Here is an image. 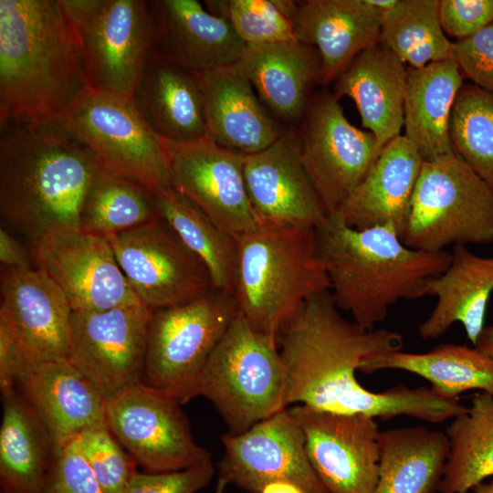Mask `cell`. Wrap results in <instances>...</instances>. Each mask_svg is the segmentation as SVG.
Instances as JSON below:
<instances>
[{
  "label": "cell",
  "mask_w": 493,
  "mask_h": 493,
  "mask_svg": "<svg viewBox=\"0 0 493 493\" xmlns=\"http://www.w3.org/2000/svg\"><path fill=\"white\" fill-rule=\"evenodd\" d=\"M449 452L439 493H467L493 476V394L477 392L446 427Z\"/></svg>",
  "instance_id": "836d02e7"
},
{
  "label": "cell",
  "mask_w": 493,
  "mask_h": 493,
  "mask_svg": "<svg viewBox=\"0 0 493 493\" xmlns=\"http://www.w3.org/2000/svg\"><path fill=\"white\" fill-rule=\"evenodd\" d=\"M79 438L81 452L104 493H122L137 473L138 464L107 424L84 430Z\"/></svg>",
  "instance_id": "ab89813d"
},
{
  "label": "cell",
  "mask_w": 493,
  "mask_h": 493,
  "mask_svg": "<svg viewBox=\"0 0 493 493\" xmlns=\"http://www.w3.org/2000/svg\"><path fill=\"white\" fill-rule=\"evenodd\" d=\"M171 185L233 236L259 221L246 189L244 154L226 149L208 135L168 142Z\"/></svg>",
  "instance_id": "ac0fdd59"
},
{
  "label": "cell",
  "mask_w": 493,
  "mask_h": 493,
  "mask_svg": "<svg viewBox=\"0 0 493 493\" xmlns=\"http://www.w3.org/2000/svg\"><path fill=\"white\" fill-rule=\"evenodd\" d=\"M295 1L228 0L226 17L246 45L295 40L291 13Z\"/></svg>",
  "instance_id": "f35d334b"
},
{
  "label": "cell",
  "mask_w": 493,
  "mask_h": 493,
  "mask_svg": "<svg viewBox=\"0 0 493 493\" xmlns=\"http://www.w3.org/2000/svg\"><path fill=\"white\" fill-rule=\"evenodd\" d=\"M285 389L278 340L237 313L204 367L197 396L215 405L228 434L238 435L286 409Z\"/></svg>",
  "instance_id": "8992f818"
},
{
  "label": "cell",
  "mask_w": 493,
  "mask_h": 493,
  "mask_svg": "<svg viewBox=\"0 0 493 493\" xmlns=\"http://www.w3.org/2000/svg\"><path fill=\"white\" fill-rule=\"evenodd\" d=\"M423 162L404 135L396 137L336 213L356 229L392 225L403 238Z\"/></svg>",
  "instance_id": "d4e9b609"
},
{
  "label": "cell",
  "mask_w": 493,
  "mask_h": 493,
  "mask_svg": "<svg viewBox=\"0 0 493 493\" xmlns=\"http://www.w3.org/2000/svg\"><path fill=\"white\" fill-rule=\"evenodd\" d=\"M277 118L294 128L320 85L319 51L297 40L246 45L236 63Z\"/></svg>",
  "instance_id": "484cf974"
},
{
  "label": "cell",
  "mask_w": 493,
  "mask_h": 493,
  "mask_svg": "<svg viewBox=\"0 0 493 493\" xmlns=\"http://www.w3.org/2000/svg\"><path fill=\"white\" fill-rule=\"evenodd\" d=\"M259 493H307L298 484L288 480H276L266 484Z\"/></svg>",
  "instance_id": "c3c4849f"
},
{
  "label": "cell",
  "mask_w": 493,
  "mask_h": 493,
  "mask_svg": "<svg viewBox=\"0 0 493 493\" xmlns=\"http://www.w3.org/2000/svg\"><path fill=\"white\" fill-rule=\"evenodd\" d=\"M133 100L150 126L165 141L184 142L207 136L195 72L152 55Z\"/></svg>",
  "instance_id": "f1b7e54d"
},
{
  "label": "cell",
  "mask_w": 493,
  "mask_h": 493,
  "mask_svg": "<svg viewBox=\"0 0 493 493\" xmlns=\"http://www.w3.org/2000/svg\"><path fill=\"white\" fill-rule=\"evenodd\" d=\"M152 56L193 72L235 64L246 44L196 0L148 1Z\"/></svg>",
  "instance_id": "44dd1931"
},
{
  "label": "cell",
  "mask_w": 493,
  "mask_h": 493,
  "mask_svg": "<svg viewBox=\"0 0 493 493\" xmlns=\"http://www.w3.org/2000/svg\"><path fill=\"white\" fill-rule=\"evenodd\" d=\"M103 169L151 193L171 187L167 143L133 98L89 89L56 124Z\"/></svg>",
  "instance_id": "52a82bcc"
},
{
  "label": "cell",
  "mask_w": 493,
  "mask_h": 493,
  "mask_svg": "<svg viewBox=\"0 0 493 493\" xmlns=\"http://www.w3.org/2000/svg\"><path fill=\"white\" fill-rule=\"evenodd\" d=\"M214 474L212 460L181 471L137 472L122 493H197L211 482Z\"/></svg>",
  "instance_id": "7bdbcfd3"
},
{
  "label": "cell",
  "mask_w": 493,
  "mask_h": 493,
  "mask_svg": "<svg viewBox=\"0 0 493 493\" xmlns=\"http://www.w3.org/2000/svg\"><path fill=\"white\" fill-rule=\"evenodd\" d=\"M493 292V257L474 254L466 245H456L447 268L425 287L424 297L436 303L418 326L424 340L441 337L455 322H460L467 340L476 346L485 328L487 307Z\"/></svg>",
  "instance_id": "83f0119b"
},
{
  "label": "cell",
  "mask_w": 493,
  "mask_h": 493,
  "mask_svg": "<svg viewBox=\"0 0 493 493\" xmlns=\"http://www.w3.org/2000/svg\"><path fill=\"white\" fill-rule=\"evenodd\" d=\"M1 395V490L40 493L56 451L53 438L16 388Z\"/></svg>",
  "instance_id": "4dcf8cb0"
},
{
  "label": "cell",
  "mask_w": 493,
  "mask_h": 493,
  "mask_svg": "<svg viewBox=\"0 0 493 493\" xmlns=\"http://www.w3.org/2000/svg\"><path fill=\"white\" fill-rule=\"evenodd\" d=\"M407 68L381 41L359 53L334 81L333 94L351 99L362 125L383 149L404 127Z\"/></svg>",
  "instance_id": "4316f807"
},
{
  "label": "cell",
  "mask_w": 493,
  "mask_h": 493,
  "mask_svg": "<svg viewBox=\"0 0 493 493\" xmlns=\"http://www.w3.org/2000/svg\"><path fill=\"white\" fill-rule=\"evenodd\" d=\"M160 217L149 190L100 166L82 206L80 228L106 237Z\"/></svg>",
  "instance_id": "d590c367"
},
{
  "label": "cell",
  "mask_w": 493,
  "mask_h": 493,
  "mask_svg": "<svg viewBox=\"0 0 493 493\" xmlns=\"http://www.w3.org/2000/svg\"><path fill=\"white\" fill-rule=\"evenodd\" d=\"M0 319L10 329L27 367L68 360L72 309L41 269L1 267Z\"/></svg>",
  "instance_id": "d6986e66"
},
{
  "label": "cell",
  "mask_w": 493,
  "mask_h": 493,
  "mask_svg": "<svg viewBox=\"0 0 493 493\" xmlns=\"http://www.w3.org/2000/svg\"><path fill=\"white\" fill-rule=\"evenodd\" d=\"M181 405L139 383L106 400V424L147 472L181 471L211 461L210 452L194 441Z\"/></svg>",
  "instance_id": "8fae6325"
},
{
  "label": "cell",
  "mask_w": 493,
  "mask_h": 493,
  "mask_svg": "<svg viewBox=\"0 0 493 493\" xmlns=\"http://www.w3.org/2000/svg\"><path fill=\"white\" fill-rule=\"evenodd\" d=\"M27 368L10 329L4 320L0 319L1 394L16 389L19 376Z\"/></svg>",
  "instance_id": "f6af8a7d"
},
{
  "label": "cell",
  "mask_w": 493,
  "mask_h": 493,
  "mask_svg": "<svg viewBox=\"0 0 493 493\" xmlns=\"http://www.w3.org/2000/svg\"><path fill=\"white\" fill-rule=\"evenodd\" d=\"M372 493H435L449 452L445 432L425 426L381 431Z\"/></svg>",
  "instance_id": "1f68e13d"
},
{
  "label": "cell",
  "mask_w": 493,
  "mask_h": 493,
  "mask_svg": "<svg viewBox=\"0 0 493 493\" xmlns=\"http://www.w3.org/2000/svg\"><path fill=\"white\" fill-rule=\"evenodd\" d=\"M40 493H104L81 452L79 435L56 448Z\"/></svg>",
  "instance_id": "60d3db41"
},
{
  "label": "cell",
  "mask_w": 493,
  "mask_h": 493,
  "mask_svg": "<svg viewBox=\"0 0 493 493\" xmlns=\"http://www.w3.org/2000/svg\"><path fill=\"white\" fill-rule=\"evenodd\" d=\"M37 267L62 290L73 311L142 304L106 237L81 228L49 233L30 246Z\"/></svg>",
  "instance_id": "5bb4252c"
},
{
  "label": "cell",
  "mask_w": 493,
  "mask_h": 493,
  "mask_svg": "<svg viewBox=\"0 0 493 493\" xmlns=\"http://www.w3.org/2000/svg\"><path fill=\"white\" fill-rule=\"evenodd\" d=\"M79 29L89 88L133 98L152 55L148 1L102 0Z\"/></svg>",
  "instance_id": "2e32d148"
},
{
  "label": "cell",
  "mask_w": 493,
  "mask_h": 493,
  "mask_svg": "<svg viewBox=\"0 0 493 493\" xmlns=\"http://www.w3.org/2000/svg\"><path fill=\"white\" fill-rule=\"evenodd\" d=\"M402 239L430 252L493 243V192L455 153L423 162Z\"/></svg>",
  "instance_id": "ba28073f"
},
{
  "label": "cell",
  "mask_w": 493,
  "mask_h": 493,
  "mask_svg": "<svg viewBox=\"0 0 493 493\" xmlns=\"http://www.w3.org/2000/svg\"><path fill=\"white\" fill-rule=\"evenodd\" d=\"M382 16L367 0L295 1L294 38L319 51L320 86L334 82L359 53L380 41Z\"/></svg>",
  "instance_id": "7402d4cb"
},
{
  "label": "cell",
  "mask_w": 493,
  "mask_h": 493,
  "mask_svg": "<svg viewBox=\"0 0 493 493\" xmlns=\"http://www.w3.org/2000/svg\"><path fill=\"white\" fill-rule=\"evenodd\" d=\"M401 370L427 380L439 394L458 398L467 390L493 394V358L477 347L444 343L424 353L393 351L362 358L359 371Z\"/></svg>",
  "instance_id": "d6a6232c"
},
{
  "label": "cell",
  "mask_w": 493,
  "mask_h": 493,
  "mask_svg": "<svg viewBox=\"0 0 493 493\" xmlns=\"http://www.w3.org/2000/svg\"><path fill=\"white\" fill-rule=\"evenodd\" d=\"M237 313L234 295L215 288L189 302L153 310L142 383L182 404L197 396L204 367Z\"/></svg>",
  "instance_id": "9c48e42d"
},
{
  "label": "cell",
  "mask_w": 493,
  "mask_h": 493,
  "mask_svg": "<svg viewBox=\"0 0 493 493\" xmlns=\"http://www.w3.org/2000/svg\"><path fill=\"white\" fill-rule=\"evenodd\" d=\"M315 235L336 306L366 330L399 300L424 297L426 282L451 261L448 251L409 247L392 225L356 229L338 213L327 214Z\"/></svg>",
  "instance_id": "3957f363"
},
{
  "label": "cell",
  "mask_w": 493,
  "mask_h": 493,
  "mask_svg": "<svg viewBox=\"0 0 493 493\" xmlns=\"http://www.w3.org/2000/svg\"><path fill=\"white\" fill-rule=\"evenodd\" d=\"M224 455L218 479L247 493H259L272 481L288 480L307 493H328L314 472L302 431L283 409L238 435H222Z\"/></svg>",
  "instance_id": "e0dca14e"
},
{
  "label": "cell",
  "mask_w": 493,
  "mask_h": 493,
  "mask_svg": "<svg viewBox=\"0 0 493 493\" xmlns=\"http://www.w3.org/2000/svg\"><path fill=\"white\" fill-rule=\"evenodd\" d=\"M234 237L238 313L253 330L278 340L309 298L330 288L315 228L259 220Z\"/></svg>",
  "instance_id": "5b68a950"
},
{
  "label": "cell",
  "mask_w": 493,
  "mask_h": 493,
  "mask_svg": "<svg viewBox=\"0 0 493 493\" xmlns=\"http://www.w3.org/2000/svg\"><path fill=\"white\" fill-rule=\"evenodd\" d=\"M463 79L453 58L407 68L404 136L424 162L454 153L449 123Z\"/></svg>",
  "instance_id": "f546056e"
},
{
  "label": "cell",
  "mask_w": 493,
  "mask_h": 493,
  "mask_svg": "<svg viewBox=\"0 0 493 493\" xmlns=\"http://www.w3.org/2000/svg\"><path fill=\"white\" fill-rule=\"evenodd\" d=\"M296 131L302 164L322 206L326 214L336 213L382 149L372 133L347 120L339 99L326 88L313 92Z\"/></svg>",
  "instance_id": "30bf717a"
},
{
  "label": "cell",
  "mask_w": 493,
  "mask_h": 493,
  "mask_svg": "<svg viewBox=\"0 0 493 493\" xmlns=\"http://www.w3.org/2000/svg\"><path fill=\"white\" fill-rule=\"evenodd\" d=\"M152 312L144 304L72 311L68 361L106 400L142 383Z\"/></svg>",
  "instance_id": "4fadbf2b"
},
{
  "label": "cell",
  "mask_w": 493,
  "mask_h": 493,
  "mask_svg": "<svg viewBox=\"0 0 493 493\" xmlns=\"http://www.w3.org/2000/svg\"><path fill=\"white\" fill-rule=\"evenodd\" d=\"M367 2L373 7L384 12L392 8L397 0H367Z\"/></svg>",
  "instance_id": "f907efd6"
},
{
  "label": "cell",
  "mask_w": 493,
  "mask_h": 493,
  "mask_svg": "<svg viewBox=\"0 0 493 493\" xmlns=\"http://www.w3.org/2000/svg\"><path fill=\"white\" fill-rule=\"evenodd\" d=\"M16 389L49 431L56 448L106 424V399L68 360L29 366Z\"/></svg>",
  "instance_id": "cb8c5ba5"
},
{
  "label": "cell",
  "mask_w": 493,
  "mask_h": 493,
  "mask_svg": "<svg viewBox=\"0 0 493 493\" xmlns=\"http://www.w3.org/2000/svg\"><path fill=\"white\" fill-rule=\"evenodd\" d=\"M330 291L309 298L278 337L286 372L285 406L293 404L343 414L387 420L405 415L441 423L463 413L459 398L431 387H392L372 392L356 377L367 355L401 351L403 335L383 328L366 330L339 311Z\"/></svg>",
  "instance_id": "6da1fadb"
},
{
  "label": "cell",
  "mask_w": 493,
  "mask_h": 493,
  "mask_svg": "<svg viewBox=\"0 0 493 493\" xmlns=\"http://www.w3.org/2000/svg\"><path fill=\"white\" fill-rule=\"evenodd\" d=\"M306 453L328 493H372L378 479L381 431L375 418L288 407Z\"/></svg>",
  "instance_id": "9a60e30c"
},
{
  "label": "cell",
  "mask_w": 493,
  "mask_h": 493,
  "mask_svg": "<svg viewBox=\"0 0 493 493\" xmlns=\"http://www.w3.org/2000/svg\"><path fill=\"white\" fill-rule=\"evenodd\" d=\"M453 58L464 79L493 94V22L475 35L455 41Z\"/></svg>",
  "instance_id": "b9f144b4"
},
{
  "label": "cell",
  "mask_w": 493,
  "mask_h": 493,
  "mask_svg": "<svg viewBox=\"0 0 493 493\" xmlns=\"http://www.w3.org/2000/svg\"><path fill=\"white\" fill-rule=\"evenodd\" d=\"M439 20L446 35L469 37L493 22V0H439Z\"/></svg>",
  "instance_id": "ee69618b"
},
{
  "label": "cell",
  "mask_w": 493,
  "mask_h": 493,
  "mask_svg": "<svg viewBox=\"0 0 493 493\" xmlns=\"http://www.w3.org/2000/svg\"><path fill=\"white\" fill-rule=\"evenodd\" d=\"M449 136L454 153L493 192V94L463 84L452 108Z\"/></svg>",
  "instance_id": "74e56055"
},
{
  "label": "cell",
  "mask_w": 493,
  "mask_h": 493,
  "mask_svg": "<svg viewBox=\"0 0 493 493\" xmlns=\"http://www.w3.org/2000/svg\"><path fill=\"white\" fill-rule=\"evenodd\" d=\"M380 41L414 68L453 58L454 42L439 20V0H397L383 12Z\"/></svg>",
  "instance_id": "8d00e7d4"
},
{
  "label": "cell",
  "mask_w": 493,
  "mask_h": 493,
  "mask_svg": "<svg viewBox=\"0 0 493 493\" xmlns=\"http://www.w3.org/2000/svg\"><path fill=\"white\" fill-rule=\"evenodd\" d=\"M475 347L493 358V325L485 326Z\"/></svg>",
  "instance_id": "681fc988"
},
{
  "label": "cell",
  "mask_w": 493,
  "mask_h": 493,
  "mask_svg": "<svg viewBox=\"0 0 493 493\" xmlns=\"http://www.w3.org/2000/svg\"><path fill=\"white\" fill-rule=\"evenodd\" d=\"M99 169L88 151L55 125L2 128L1 215L30 246L49 233L80 228Z\"/></svg>",
  "instance_id": "277c9868"
},
{
  "label": "cell",
  "mask_w": 493,
  "mask_h": 493,
  "mask_svg": "<svg viewBox=\"0 0 493 493\" xmlns=\"http://www.w3.org/2000/svg\"><path fill=\"white\" fill-rule=\"evenodd\" d=\"M160 216L206 267L214 288L234 295L235 237L216 226L196 205L172 186L152 193Z\"/></svg>",
  "instance_id": "e575fe53"
},
{
  "label": "cell",
  "mask_w": 493,
  "mask_h": 493,
  "mask_svg": "<svg viewBox=\"0 0 493 493\" xmlns=\"http://www.w3.org/2000/svg\"><path fill=\"white\" fill-rule=\"evenodd\" d=\"M243 174L259 220L315 228L327 215L302 164L295 128L264 150L244 154Z\"/></svg>",
  "instance_id": "ffe728a7"
},
{
  "label": "cell",
  "mask_w": 493,
  "mask_h": 493,
  "mask_svg": "<svg viewBox=\"0 0 493 493\" xmlns=\"http://www.w3.org/2000/svg\"><path fill=\"white\" fill-rule=\"evenodd\" d=\"M60 0H0V127L58 123L89 89Z\"/></svg>",
  "instance_id": "7a4b0ae2"
},
{
  "label": "cell",
  "mask_w": 493,
  "mask_h": 493,
  "mask_svg": "<svg viewBox=\"0 0 493 493\" xmlns=\"http://www.w3.org/2000/svg\"><path fill=\"white\" fill-rule=\"evenodd\" d=\"M106 238L130 285L153 310L189 302L214 289L205 264L162 217Z\"/></svg>",
  "instance_id": "7c38bea8"
},
{
  "label": "cell",
  "mask_w": 493,
  "mask_h": 493,
  "mask_svg": "<svg viewBox=\"0 0 493 493\" xmlns=\"http://www.w3.org/2000/svg\"><path fill=\"white\" fill-rule=\"evenodd\" d=\"M226 486H227V484L225 481H223L221 479H217L215 493H224Z\"/></svg>",
  "instance_id": "f5cc1de1"
},
{
  "label": "cell",
  "mask_w": 493,
  "mask_h": 493,
  "mask_svg": "<svg viewBox=\"0 0 493 493\" xmlns=\"http://www.w3.org/2000/svg\"><path fill=\"white\" fill-rule=\"evenodd\" d=\"M32 255L5 228L0 229V262L2 267H31Z\"/></svg>",
  "instance_id": "bcb514c9"
},
{
  "label": "cell",
  "mask_w": 493,
  "mask_h": 493,
  "mask_svg": "<svg viewBox=\"0 0 493 493\" xmlns=\"http://www.w3.org/2000/svg\"><path fill=\"white\" fill-rule=\"evenodd\" d=\"M102 0H60L74 24L79 26L98 9Z\"/></svg>",
  "instance_id": "7dc6e473"
},
{
  "label": "cell",
  "mask_w": 493,
  "mask_h": 493,
  "mask_svg": "<svg viewBox=\"0 0 493 493\" xmlns=\"http://www.w3.org/2000/svg\"><path fill=\"white\" fill-rule=\"evenodd\" d=\"M195 74L207 135L218 145L252 154L269 146L285 131L236 63Z\"/></svg>",
  "instance_id": "603a6c76"
},
{
  "label": "cell",
  "mask_w": 493,
  "mask_h": 493,
  "mask_svg": "<svg viewBox=\"0 0 493 493\" xmlns=\"http://www.w3.org/2000/svg\"><path fill=\"white\" fill-rule=\"evenodd\" d=\"M473 493H493V480L489 483H480L476 486Z\"/></svg>",
  "instance_id": "816d5d0a"
}]
</instances>
